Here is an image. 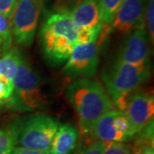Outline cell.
<instances>
[{"instance_id":"1","label":"cell","mask_w":154,"mask_h":154,"mask_svg":"<svg viewBox=\"0 0 154 154\" xmlns=\"http://www.w3.org/2000/svg\"><path fill=\"white\" fill-rule=\"evenodd\" d=\"M65 95L76 111L79 126L88 134L94 123L114 105L102 84L88 78H79L69 84Z\"/></svg>"},{"instance_id":"2","label":"cell","mask_w":154,"mask_h":154,"mask_svg":"<svg viewBox=\"0 0 154 154\" xmlns=\"http://www.w3.org/2000/svg\"><path fill=\"white\" fill-rule=\"evenodd\" d=\"M41 42L45 56L54 63L68 60L77 45V28L69 12L51 15L42 26Z\"/></svg>"},{"instance_id":"3","label":"cell","mask_w":154,"mask_h":154,"mask_svg":"<svg viewBox=\"0 0 154 154\" xmlns=\"http://www.w3.org/2000/svg\"><path fill=\"white\" fill-rule=\"evenodd\" d=\"M150 76V64L134 65L116 60L102 71V79L110 99L124 110L127 100Z\"/></svg>"},{"instance_id":"4","label":"cell","mask_w":154,"mask_h":154,"mask_svg":"<svg viewBox=\"0 0 154 154\" xmlns=\"http://www.w3.org/2000/svg\"><path fill=\"white\" fill-rule=\"evenodd\" d=\"M9 99L11 107L20 111H33L48 105L38 74L25 58H22L17 69L13 81V93Z\"/></svg>"},{"instance_id":"5","label":"cell","mask_w":154,"mask_h":154,"mask_svg":"<svg viewBox=\"0 0 154 154\" xmlns=\"http://www.w3.org/2000/svg\"><path fill=\"white\" fill-rule=\"evenodd\" d=\"M60 126L58 120L45 114H35L22 122L15 131L22 147L49 153L51 140Z\"/></svg>"},{"instance_id":"6","label":"cell","mask_w":154,"mask_h":154,"mask_svg":"<svg viewBox=\"0 0 154 154\" xmlns=\"http://www.w3.org/2000/svg\"><path fill=\"white\" fill-rule=\"evenodd\" d=\"M44 0H18L12 13L11 22L12 35L20 45L33 44L38 27Z\"/></svg>"},{"instance_id":"7","label":"cell","mask_w":154,"mask_h":154,"mask_svg":"<svg viewBox=\"0 0 154 154\" xmlns=\"http://www.w3.org/2000/svg\"><path fill=\"white\" fill-rule=\"evenodd\" d=\"M99 45L96 41L78 45L73 50L63 68L66 75L71 78H90L98 71Z\"/></svg>"},{"instance_id":"8","label":"cell","mask_w":154,"mask_h":154,"mask_svg":"<svg viewBox=\"0 0 154 154\" xmlns=\"http://www.w3.org/2000/svg\"><path fill=\"white\" fill-rule=\"evenodd\" d=\"M148 0H124L116 14L110 26L102 28L99 35V43L114 32L128 33L140 25H145L144 14Z\"/></svg>"},{"instance_id":"9","label":"cell","mask_w":154,"mask_h":154,"mask_svg":"<svg viewBox=\"0 0 154 154\" xmlns=\"http://www.w3.org/2000/svg\"><path fill=\"white\" fill-rule=\"evenodd\" d=\"M122 112L126 116L133 136H134L153 122V94L146 93L133 94L128 97Z\"/></svg>"},{"instance_id":"10","label":"cell","mask_w":154,"mask_h":154,"mask_svg":"<svg viewBox=\"0 0 154 154\" xmlns=\"http://www.w3.org/2000/svg\"><path fill=\"white\" fill-rule=\"evenodd\" d=\"M149 39L145 25L133 29L117 53L116 60L134 65L149 64Z\"/></svg>"},{"instance_id":"11","label":"cell","mask_w":154,"mask_h":154,"mask_svg":"<svg viewBox=\"0 0 154 154\" xmlns=\"http://www.w3.org/2000/svg\"><path fill=\"white\" fill-rule=\"evenodd\" d=\"M69 13L77 29L101 32L103 24L100 0H82Z\"/></svg>"},{"instance_id":"12","label":"cell","mask_w":154,"mask_h":154,"mask_svg":"<svg viewBox=\"0 0 154 154\" xmlns=\"http://www.w3.org/2000/svg\"><path fill=\"white\" fill-rule=\"evenodd\" d=\"M116 110H110L103 115L94 123L88 132L96 140L104 142H127L130 139L123 133L118 131L113 124Z\"/></svg>"},{"instance_id":"13","label":"cell","mask_w":154,"mask_h":154,"mask_svg":"<svg viewBox=\"0 0 154 154\" xmlns=\"http://www.w3.org/2000/svg\"><path fill=\"white\" fill-rule=\"evenodd\" d=\"M79 132L71 124H63L58 128L51 140L48 154H69L75 148Z\"/></svg>"},{"instance_id":"14","label":"cell","mask_w":154,"mask_h":154,"mask_svg":"<svg viewBox=\"0 0 154 154\" xmlns=\"http://www.w3.org/2000/svg\"><path fill=\"white\" fill-rule=\"evenodd\" d=\"M22 58L21 52L17 48L7 51L0 58V75L13 82Z\"/></svg>"},{"instance_id":"15","label":"cell","mask_w":154,"mask_h":154,"mask_svg":"<svg viewBox=\"0 0 154 154\" xmlns=\"http://www.w3.org/2000/svg\"><path fill=\"white\" fill-rule=\"evenodd\" d=\"M123 1L124 0H100L102 28H106L110 26Z\"/></svg>"},{"instance_id":"16","label":"cell","mask_w":154,"mask_h":154,"mask_svg":"<svg viewBox=\"0 0 154 154\" xmlns=\"http://www.w3.org/2000/svg\"><path fill=\"white\" fill-rule=\"evenodd\" d=\"M12 38L13 35L10 20L0 13V38L2 40V48L5 53L11 48Z\"/></svg>"},{"instance_id":"17","label":"cell","mask_w":154,"mask_h":154,"mask_svg":"<svg viewBox=\"0 0 154 154\" xmlns=\"http://www.w3.org/2000/svg\"><path fill=\"white\" fill-rule=\"evenodd\" d=\"M132 145L123 142H105V147L103 154H140Z\"/></svg>"},{"instance_id":"18","label":"cell","mask_w":154,"mask_h":154,"mask_svg":"<svg viewBox=\"0 0 154 154\" xmlns=\"http://www.w3.org/2000/svg\"><path fill=\"white\" fill-rule=\"evenodd\" d=\"M17 140L13 130L0 129V154H11Z\"/></svg>"},{"instance_id":"19","label":"cell","mask_w":154,"mask_h":154,"mask_svg":"<svg viewBox=\"0 0 154 154\" xmlns=\"http://www.w3.org/2000/svg\"><path fill=\"white\" fill-rule=\"evenodd\" d=\"M145 28L150 42L154 41V0H148L144 14Z\"/></svg>"},{"instance_id":"20","label":"cell","mask_w":154,"mask_h":154,"mask_svg":"<svg viewBox=\"0 0 154 154\" xmlns=\"http://www.w3.org/2000/svg\"><path fill=\"white\" fill-rule=\"evenodd\" d=\"M105 147V142L102 140H94L87 146L78 150L74 154H103Z\"/></svg>"},{"instance_id":"21","label":"cell","mask_w":154,"mask_h":154,"mask_svg":"<svg viewBox=\"0 0 154 154\" xmlns=\"http://www.w3.org/2000/svg\"><path fill=\"white\" fill-rule=\"evenodd\" d=\"M13 93V82L0 75V101L11 98Z\"/></svg>"},{"instance_id":"22","label":"cell","mask_w":154,"mask_h":154,"mask_svg":"<svg viewBox=\"0 0 154 154\" xmlns=\"http://www.w3.org/2000/svg\"><path fill=\"white\" fill-rule=\"evenodd\" d=\"M18 0H0V13L7 19H11Z\"/></svg>"},{"instance_id":"23","label":"cell","mask_w":154,"mask_h":154,"mask_svg":"<svg viewBox=\"0 0 154 154\" xmlns=\"http://www.w3.org/2000/svg\"><path fill=\"white\" fill-rule=\"evenodd\" d=\"M11 154H45L44 152H38V151H35V150H31V149L24 148V147H17V148H14L12 151Z\"/></svg>"},{"instance_id":"24","label":"cell","mask_w":154,"mask_h":154,"mask_svg":"<svg viewBox=\"0 0 154 154\" xmlns=\"http://www.w3.org/2000/svg\"><path fill=\"white\" fill-rule=\"evenodd\" d=\"M1 46H2V40L0 38V51H1Z\"/></svg>"},{"instance_id":"25","label":"cell","mask_w":154,"mask_h":154,"mask_svg":"<svg viewBox=\"0 0 154 154\" xmlns=\"http://www.w3.org/2000/svg\"><path fill=\"white\" fill-rule=\"evenodd\" d=\"M81 1H82V0H78V3H79V2H81ZM78 3H77V4H78Z\"/></svg>"}]
</instances>
